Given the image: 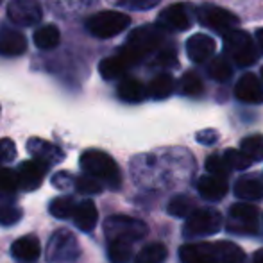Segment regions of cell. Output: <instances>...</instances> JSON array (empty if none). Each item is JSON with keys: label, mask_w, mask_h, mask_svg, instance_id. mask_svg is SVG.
I'll return each mask as SVG.
<instances>
[{"label": "cell", "mask_w": 263, "mask_h": 263, "mask_svg": "<svg viewBox=\"0 0 263 263\" xmlns=\"http://www.w3.org/2000/svg\"><path fill=\"white\" fill-rule=\"evenodd\" d=\"M79 165L86 174L101 179L102 183H106L113 190L120 186V181H122L120 170H118V165L115 163V159L107 153L95 151V149L84 151L81 154Z\"/></svg>", "instance_id": "obj_1"}, {"label": "cell", "mask_w": 263, "mask_h": 263, "mask_svg": "<svg viewBox=\"0 0 263 263\" xmlns=\"http://www.w3.org/2000/svg\"><path fill=\"white\" fill-rule=\"evenodd\" d=\"M163 29L158 24L154 25H142V27L135 29L125 40V45L122 49L125 50L136 63L142 61L145 55L159 49L163 43Z\"/></svg>", "instance_id": "obj_2"}, {"label": "cell", "mask_w": 263, "mask_h": 263, "mask_svg": "<svg viewBox=\"0 0 263 263\" xmlns=\"http://www.w3.org/2000/svg\"><path fill=\"white\" fill-rule=\"evenodd\" d=\"M224 50L236 65L243 66V68L258 61V49L253 38L240 29H233L224 34Z\"/></svg>", "instance_id": "obj_3"}, {"label": "cell", "mask_w": 263, "mask_h": 263, "mask_svg": "<svg viewBox=\"0 0 263 263\" xmlns=\"http://www.w3.org/2000/svg\"><path fill=\"white\" fill-rule=\"evenodd\" d=\"M222 228H224V218L217 210L199 208L186 217L183 235L184 238H201V236L217 235Z\"/></svg>", "instance_id": "obj_4"}, {"label": "cell", "mask_w": 263, "mask_h": 263, "mask_svg": "<svg viewBox=\"0 0 263 263\" xmlns=\"http://www.w3.org/2000/svg\"><path fill=\"white\" fill-rule=\"evenodd\" d=\"M129 25H131V16L118 13V11H102V13L90 16L86 22V29L90 31V34L101 40H107L120 34Z\"/></svg>", "instance_id": "obj_5"}, {"label": "cell", "mask_w": 263, "mask_h": 263, "mask_svg": "<svg viewBox=\"0 0 263 263\" xmlns=\"http://www.w3.org/2000/svg\"><path fill=\"white\" fill-rule=\"evenodd\" d=\"M145 222L138 218L127 217V215H111L104 222V233L109 240H129V242H138L147 235Z\"/></svg>", "instance_id": "obj_6"}, {"label": "cell", "mask_w": 263, "mask_h": 263, "mask_svg": "<svg viewBox=\"0 0 263 263\" xmlns=\"http://www.w3.org/2000/svg\"><path fill=\"white\" fill-rule=\"evenodd\" d=\"M81 247L76 235L66 229L55 231L49 240V246L45 249V258L49 261H72L79 256Z\"/></svg>", "instance_id": "obj_7"}, {"label": "cell", "mask_w": 263, "mask_h": 263, "mask_svg": "<svg viewBox=\"0 0 263 263\" xmlns=\"http://www.w3.org/2000/svg\"><path fill=\"white\" fill-rule=\"evenodd\" d=\"M258 208L249 202H236L229 208L228 231L235 235H254L258 231Z\"/></svg>", "instance_id": "obj_8"}, {"label": "cell", "mask_w": 263, "mask_h": 263, "mask_svg": "<svg viewBox=\"0 0 263 263\" xmlns=\"http://www.w3.org/2000/svg\"><path fill=\"white\" fill-rule=\"evenodd\" d=\"M197 20L204 27L213 29L215 32H218L222 36L238 27V18L231 11L217 6H201L197 9Z\"/></svg>", "instance_id": "obj_9"}, {"label": "cell", "mask_w": 263, "mask_h": 263, "mask_svg": "<svg viewBox=\"0 0 263 263\" xmlns=\"http://www.w3.org/2000/svg\"><path fill=\"white\" fill-rule=\"evenodd\" d=\"M42 6L38 0H11L7 4V16L14 25L32 27L42 20Z\"/></svg>", "instance_id": "obj_10"}, {"label": "cell", "mask_w": 263, "mask_h": 263, "mask_svg": "<svg viewBox=\"0 0 263 263\" xmlns=\"http://www.w3.org/2000/svg\"><path fill=\"white\" fill-rule=\"evenodd\" d=\"M158 25L163 31H188L192 27V13L184 4H172L159 13Z\"/></svg>", "instance_id": "obj_11"}, {"label": "cell", "mask_w": 263, "mask_h": 263, "mask_svg": "<svg viewBox=\"0 0 263 263\" xmlns=\"http://www.w3.org/2000/svg\"><path fill=\"white\" fill-rule=\"evenodd\" d=\"M49 166L45 163L38 161V159L32 158L31 161H24L18 168V184H20V190L24 192H34L42 186L43 177H45Z\"/></svg>", "instance_id": "obj_12"}, {"label": "cell", "mask_w": 263, "mask_h": 263, "mask_svg": "<svg viewBox=\"0 0 263 263\" xmlns=\"http://www.w3.org/2000/svg\"><path fill=\"white\" fill-rule=\"evenodd\" d=\"M136 65V61L131 58L124 49H120L115 55H109V58L102 59V63L99 65V72L104 77L106 81H113L122 77L129 68Z\"/></svg>", "instance_id": "obj_13"}, {"label": "cell", "mask_w": 263, "mask_h": 263, "mask_svg": "<svg viewBox=\"0 0 263 263\" xmlns=\"http://www.w3.org/2000/svg\"><path fill=\"white\" fill-rule=\"evenodd\" d=\"M235 95L246 104H263V84L254 73H243L235 86Z\"/></svg>", "instance_id": "obj_14"}, {"label": "cell", "mask_w": 263, "mask_h": 263, "mask_svg": "<svg viewBox=\"0 0 263 263\" xmlns=\"http://www.w3.org/2000/svg\"><path fill=\"white\" fill-rule=\"evenodd\" d=\"M181 263H218L213 243H184L179 247Z\"/></svg>", "instance_id": "obj_15"}, {"label": "cell", "mask_w": 263, "mask_h": 263, "mask_svg": "<svg viewBox=\"0 0 263 263\" xmlns=\"http://www.w3.org/2000/svg\"><path fill=\"white\" fill-rule=\"evenodd\" d=\"M228 190H229L228 179L220 176H215V174H206V176L199 177L197 181V192L206 201H213V202L220 201L228 194Z\"/></svg>", "instance_id": "obj_16"}, {"label": "cell", "mask_w": 263, "mask_h": 263, "mask_svg": "<svg viewBox=\"0 0 263 263\" xmlns=\"http://www.w3.org/2000/svg\"><path fill=\"white\" fill-rule=\"evenodd\" d=\"M213 52H215V42L208 34L199 32V34H194L188 38L186 54H188V58H190V61L204 63L213 55Z\"/></svg>", "instance_id": "obj_17"}, {"label": "cell", "mask_w": 263, "mask_h": 263, "mask_svg": "<svg viewBox=\"0 0 263 263\" xmlns=\"http://www.w3.org/2000/svg\"><path fill=\"white\" fill-rule=\"evenodd\" d=\"M27 149H29V153L32 154V158L45 163L47 166L55 165V163H59L65 158V154H63V151L59 149V147H55L54 143L45 142V140H40V138L29 140Z\"/></svg>", "instance_id": "obj_18"}, {"label": "cell", "mask_w": 263, "mask_h": 263, "mask_svg": "<svg viewBox=\"0 0 263 263\" xmlns=\"http://www.w3.org/2000/svg\"><path fill=\"white\" fill-rule=\"evenodd\" d=\"M27 50V38L20 31L4 27L0 31V54L7 58H16Z\"/></svg>", "instance_id": "obj_19"}, {"label": "cell", "mask_w": 263, "mask_h": 263, "mask_svg": "<svg viewBox=\"0 0 263 263\" xmlns=\"http://www.w3.org/2000/svg\"><path fill=\"white\" fill-rule=\"evenodd\" d=\"M11 253H13V256L16 260L24 263H31L42 256V243H40V240L34 235L22 236V238H18L11 246Z\"/></svg>", "instance_id": "obj_20"}, {"label": "cell", "mask_w": 263, "mask_h": 263, "mask_svg": "<svg viewBox=\"0 0 263 263\" xmlns=\"http://www.w3.org/2000/svg\"><path fill=\"white\" fill-rule=\"evenodd\" d=\"M72 217L77 228H79L81 231L88 233L97 226V220H99L97 206H95V202L90 201V199H84L79 204H76V210H73Z\"/></svg>", "instance_id": "obj_21"}, {"label": "cell", "mask_w": 263, "mask_h": 263, "mask_svg": "<svg viewBox=\"0 0 263 263\" xmlns=\"http://www.w3.org/2000/svg\"><path fill=\"white\" fill-rule=\"evenodd\" d=\"M118 97L125 102H131V104H136V102H142L143 99L147 97V88L143 86L142 81L133 79V77H127L124 79L120 84H118L117 90Z\"/></svg>", "instance_id": "obj_22"}, {"label": "cell", "mask_w": 263, "mask_h": 263, "mask_svg": "<svg viewBox=\"0 0 263 263\" xmlns=\"http://www.w3.org/2000/svg\"><path fill=\"white\" fill-rule=\"evenodd\" d=\"M176 90V81L170 73L163 72V73H158L153 81H151L149 88H147V95L156 101H163V99L170 97Z\"/></svg>", "instance_id": "obj_23"}, {"label": "cell", "mask_w": 263, "mask_h": 263, "mask_svg": "<svg viewBox=\"0 0 263 263\" xmlns=\"http://www.w3.org/2000/svg\"><path fill=\"white\" fill-rule=\"evenodd\" d=\"M235 194L243 201H261L263 199V183L256 177H240L235 184Z\"/></svg>", "instance_id": "obj_24"}, {"label": "cell", "mask_w": 263, "mask_h": 263, "mask_svg": "<svg viewBox=\"0 0 263 263\" xmlns=\"http://www.w3.org/2000/svg\"><path fill=\"white\" fill-rule=\"evenodd\" d=\"M215 254H217L218 263H243L246 261V253L240 246L233 242H215L213 243Z\"/></svg>", "instance_id": "obj_25"}, {"label": "cell", "mask_w": 263, "mask_h": 263, "mask_svg": "<svg viewBox=\"0 0 263 263\" xmlns=\"http://www.w3.org/2000/svg\"><path fill=\"white\" fill-rule=\"evenodd\" d=\"M34 45L42 50H50V49H55L59 45V40H61V32L59 29L55 27L54 24H47L43 27L36 29L34 31Z\"/></svg>", "instance_id": "obj_26"}, {"label": "cell", "mask_w": 263, "mask_h": 263, "mask_svg": "<svg viewBox=\"0 0 263 263\" xmlns=\"http://www.w3.org/2000/svg\"><path fill=\"white\" fill-rule=\"evenodd\" d=\"M133 256V242L129 240H109L107 246V258L111 263H129Z\"/></svg>", "instance_id": "obj_27"}, {"label": "cell", "mask_w": 263, "mask_h": 263, "mask_svg": "<svg viewBox=\"0 0 263 263\" xmlns=\"http://www.w3.org/2000/svg\"><path fill=\"white\" fill-rule=\"evenodd\" d=\"M168 256V251L163 243H149L135 258V263H163Z\"/></svg>", "instance_id": "obj_28"}, {"label": "cell", "mask_w": 263, "mask_h": 263, "mask_svg": "<svg viewBox=\"0 0 263 263\" xmlns=\"http://www.w3.org/2000/svg\"><path fill=\"white\" fill-rule=\"evenodd\" d=\"M179 86L181 93L186 95V97H201L202 91H204V83H202L201 76L194 70H188L186 73H183Z\"/></svg>", "instance_id": "obj_29"}, {"label": "cell", "mask_w": 263, "mask_h": 263, "mask_svg": "<svg viewBox=\"0 0 263 263\" xmlns=\"http://www.w3.org/2000/svg\"><path fill=\"white\" fill-rule=\"evenodd\" d=\"M208 76L213 81H217V83H224V81H228L233 76V66L226 55H217V58L210 59Z\"/></svg>", "instance_id": "obj_30"}, {"label": "cell", "mask_w": 263, "mask_h": 263, "mask_svg": "<svg viewBox=\"0 0 263 263\" xmlns=\"http://www.w3.org/2000/svg\"><path fill=\"white\" fill-rule=\"evenodd\" d=\"M240 151L253 163L263 161V135L246 136L240 143Z\"/></svg>", "instance_id": "obj_31"}, {"label": "cell", "mask_w": 263, "mask_h": 263, "mask_svg": "<svg viewBox=\"0 0 263 263\" xmlns=\"http://www.w3.org/2000/svg\"><path fill=\"white\" fill-rule=\"evenodd\" d=\"M73 184H76V190L84 195H95L104 190V183L86 172H84L83 176H77L76 179H73Z\"/></svg>", "instance_id": "obj_32"}, {"label": "cell", "mask_w": 263, "mask_h": 263, "mask_svg": "<svg viewBox=\"0 0 263 263\" xmlns=\"http://www.w3.org/2000/svg\"><path fill=\"white\" fill-rule=\"evenodd\" d=\"M195 208H194V201H192L188 195H176V197L170 199L168 206H166V211H168L172 217H188Z\"/></svg>", "instance_id": "obj_33"}, {"label": "cell", "mask_w": 263, "mask_h": 263, "mask_svg": "<svg viewBox=\"0 0 263 263\" xmlns=\"http://www.w3.org/2000/svg\"><path fill=\"white\" fill-rule=\"evenodd\" d=\"M50 215L55 218H70L76 210V202L72 197H55L49 206Z\"/></svg>", "instance_id": "obj_34"}, {"label": "cell", "mask_w": 263, "mask_h": 263, "mask_svg": "<svg viewBox=\"0 0 263 263\" xmlns=\"http://www.w3.org/2000/svg\"><path fill=\"white\" fill-rule=\"evenodd\" d=\"M222 158H224V161L228 163V166L231 170H246L253 163L242 151H236V149H228Z\"/></svg>", "instance_id": "obj_35"}, {"label": "cell", "mask_w": 263, "mask_h": 263, "mask_svg": "<svg viewBox=\"0 0 263 263\" xmlns=\"http://www.w3.org/2000/svg\"><path fill=\"white\" fill-rule=\"evenodd\" d=\"M18 188V174L11 168H0V194H13Z\"/></svg>", "instance_id": "obj_36"}, {"label": "cell", "mask_w": 263, "mask_h": 263, "mask_svg": "<svg viewBox=\"0 0 263 263\" xmlns=\"http://www.w3.org/2000/svg\"><path fill=\"white\" fill-rule=\"evenodd\" d=\"M206 170H208V174H215V176L226 177V179H228L229 172H231V168H229L228 163L224 161V158L218 156V154H211V156L206 159Z\"/></svg>", "instance_id": "obj_37"}, {"label": "cell", "mask_w": 263, "mask_h": 263, "mask_svg": "<svg viewBox=\"0 0 263 263\" xmlns=\"http://www.w3.org/2000/svg\"><path fill=\"white\" fill-rule=\"evenodd\" d=\"M22 218V210L11 204H0V226H13Z\"/></svg>", "instance_id": "obj_38"}, {"label": "cell", "mask_w": 263, "mask_h": 263, "mask_svg": "<svg viewBox=\"0 0 263 263\" xmlns=\"http://www.w3.org/2000/svg\"><path fill=\"white\" fill-rule=\"evenodd\" d=\"M156 65L163 66V68H174V66H177V54H176V50L170 49V47L159 50L158 55H156Z\"/></svg>", "instance_id": "obj_39"}, {"label": "cell", "mask_w": 263, "mask_h": 263, "mask_svg": "<svg viewBox=\"0 0 263 263\" xmlns=\"http://www.w3.org/2000/svg\"><path fill=\"white\" fill-rule=\"evenodd\" d=\"M14 158H16V147L13 140L2 138L0 140V163H11Z\"/></svg>", "instance_id": "obj_40"}, {"label": "cell", "mask_w": 263, "mask_h": 263, "mask_svg": "<svg viewBox=\"0 0 263 263\" xmlns=\"http://www.w3.org/2000/svg\"><path fill=\"white\" fill-rule=\"evenodd\" d=\"M195 138H197V142L202 143V145H213L218 140V133L215 131V129H202V131L197 133Z\"/></svg>", "instance_id": "obj_41"}, {"label": "cell", "mask_w": 263, "mask_h": 263, "mask_svg": "<svg viewBox=\"0 0 263 263\" xmlns=\"http://www.w3.org/2000/svg\"><path fill=\"white\" fill-rule=\"evenodd\" d=\"M159 2H161V0H131V7L138 11H147V9L156 7Z\"/></svg>", "instance_id": "obj_42"}, {"label": "cell", "mask_w": 263, "mask_h": 263, "mask_svg": "<svg viewBox=\"0 0 263 263\" xmlns=\"http://www.w3.org/2000/svg\"><path fill=\"white\" fill-rule=\"evenodd\" d=\"M254 38H256V47L260 49V52L263 54V27L256 29V34H254Z\"/></svg>", "instance_id": "obj_43"}, {"label": "cell", "mask_w": 263, "mask_h": 263, "mask_svg": "<svg viewBox=\"0 0 263 263\" xmlns=\"http://www.w3.org/2000/svg\"><path fill=\"white\" fill-rule=\"evenodd\" d=\"M253 263H263V249H258L256 253H254Z\"/></svg>", "instance_id": "obj_44"}, {"label": "cell", "mask_w": 263, "mask_h": 263, "mask_svg": "<svg viewBox=\"0 0 263 263\" xmlns=\"http://www.w3.org/2000/svg\"><path fill=\"white\" fill-rule=\"evenodd\" d=\"M260 73H261V81H263V66H261V72Z\"/></svg>", "instance_id": "obj_45"}]
</instances>
